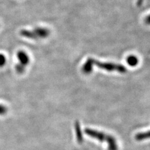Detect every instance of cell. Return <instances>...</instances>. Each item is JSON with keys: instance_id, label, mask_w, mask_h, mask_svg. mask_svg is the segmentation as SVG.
Here are the masks:
<instances>
[{"instance_id": "ba28073f", "label": "cell", "mask_w": 150, "mask_h": 150, "mask_svg": "<svg viewBox=\"0 0 150 150\" xmlns=\"http://www.w3.org/2000/svg\"><path fill=\"white\" fill-rule=\"evenodd\" d=\"M127 62L129 64V65L134 67V66H136L138 64V59L134 56H129L127 58Z\"/></svg>"}, {"instance_id": "5b68a950", "label": "cell", "mask_w": 150, "mask_h": 150, "mask_svg": "<svg viewBox=\"0 0 150 150\" xmlns=\"http://www.w3.org/2000/svg\"><path fill=\"white\" fill-rule=\"evenodd\" d=\"M74 128L75 131H76V139L78 142L79 143H81L83 142V134L81 129L80 124L78 121H76L74 124Z\"/></svg>"}, {"instance_id": "52a82bcc", "label": "cell", "mask_w": 150, "mask_h": 150, "mask_svg": "<svg viewBox=\"0 0 150 150\" xmlns=\"http://www.w3.org/2000/svg\"><path fill=\"white\" fill-rule=\"evenodd\" d=\"M147 138H150V131L139 133L136 136V139H137L138 141H142L144 139H147Z\"/></svg>"}, {"instance_id": "9c48e42d", "label": "cell", "mask_w": 150, "mask_h": 150, "mask_svg": "<svg viewBox=\"0 0 150 150\" xmlns=\"http://www.w3.org/2000/svg\"><path fill=\"white\" fill-rule=\"evenodd\" d=\"M15 69L16 71L19 74H22L25 71V69H26V67H25L24 65H23L20 63H18L16 66H15Z\"/></svg>"}, {"instance_id": "7a4b0ae2", "label": "cell", "mask_w": 150, "mask_h": 150, "mask_svg": "<svg viewBox=\"0 0 150 150\" xmlns=\"http://www.w3.org/2000/svg\"><path fill=\"white\" fill-rule=\"evenodd\" d=\"M84 131L89 137L99 139V141L102 142H106L108 144V150H118L116 140L111 136L89 128L86 129Z\"/></svg>"}, {"instance_id": "6da1fadb", "label": "cell", "mask_w": 150, "mask_h": 150, "mask_svg": "<svg viewBox=\"0 0 150 150\" xmlns=\"http://www.w3.org/2000/svg\"><path fill=\"white\" fill-rule=\"evenodd\" d=\"M108 71H118L120 73H125L126 71V68L121 64H117L110 63H101L98 62L97 60L93 59L92 58H89L86 61V62L84 64L82 70L84 73H90L91 72L93 65Z\"/></svg>"}, {"instance_id": "3957f363", "label": "cell", "mask_w": 150, "mask_h": 150, "mask_svg": "<svg viewBox=\"0 0 150 150\" xmlns=\"http://www.w3.org/2000/svg\"><path fill=\"white\" fill-rule=\"evenodd\" d=\"M33 31L38 38H46L50 34V31L45 28L36 27L33 30Z\"/></svg>"}, {"instance_id": "277c9868", "label": "cell", "mask_w": 150, "mask_h": 150, "mask_svg": "<svg viewBox=\"0 0 150 150\" xmlns=\"http://www.w3.org/2000/svg\"><path fill=\"white\" fill-rule=\"evenodd\" d=\"M17 58L20 62L19 63L24 65L25 67H26L30 63L29 56L24 51H19L17 53Z\"/></svg>"}, {"instance_id": "4fadbf2b", "label": "cell", "mask_w": 150, "mask_h": 150, "mask_svg": "<svg viewBox=\"0 0 150 150\" xmlns=\"http://www.w3.org/2000/svg\"><path fill=\"white\" fill-rule=\"evenodd\" d=\"M143 1H144V0H138V1H137L138 6H142V3H143Z\"/></svg>"}, {"instance_id": "7c38bea8", "label": "cell", "mask_w": 150, "mask_h": 150, "mask_svg": "<svg viewBox=\"0 0 150 150\" xmlns=\"http://www.w3.org/2000/svg\"><path fill=\"white\" fill-rule=\"evenodd\" d=\"M145 23H146L147 25H150V15L145 18Z\"/></svg>"}, {"instance_id": "8992f818", "label": "cell", "mask_w": 150, "mask_h": 150, "mask_svg": "<svg viewBox=\"0 0 150 150\" xmlns=\"http://www.w3.org/2000/svg\"><path fill=\"white\" fill-rule=\"evenodd\" d=\"M20 35L22 36L27 38H29V39H32V40L38 39V37L35 35L33 31H31L28 30H22L20 31Z\"/></svg>"}, {"instance_id": "8fae6325", "label": "cell", "mask_w": 150, "mask_h": 150, "mask_svg": "<svg viewBox=\"0 0 150 150\" xmlns=\"http://www.w3.org/2000/svg\"><path fill=\"white\" fill-rule=\"evenodd\" d=\"M8 108L6 106H4L2 104H0V116H3L7 113Z\"/></svg>"}, {"instance_id": "30bf717a", "label": "cell", "mask_w": 150, "mask_h": 150, "mask_svg": "<svg viewBox=\"0 0 150 150\" xmlns=\"http://www.w3.org/2000/svg\"><path fill=\"white\" fill-rule=\"evenodd\" d=\"M6 63V58L3 54H0V68L3 67Z\"/></svg>"}]
</instances>
